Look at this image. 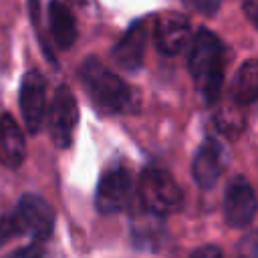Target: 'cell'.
<instances>
[{
    "instance_id": "cell-1",
    "label": "cell",
    "mask_w": 258,
    "mask_h": 258,
    "mask_svg": "<svg viewBox=\"0 0 258 258\" xmlns=\"http://www.w3.org/2000/svg\"><path fill=\"white\" fill-rule=\"evenodd\" d=\"M189 73L206 103L220 97L224 81V46L208 28H200L189 48Z\"/></svg>"
},
{
    "instance_id": "cell-2",
    "label": "cell",
    "mask_w": 258,
    "mask_h": 258,
    "mask_svg": "<svg viewBox=\"0 0 258 258\" xmlns=\"http://www.w3.org/2000/svg\"><path fill=\"white\" fill-rule=\"evenodd\" d=\"M81 81L91 101L105 113H125L137 107L135 91L97 58H87L83 62Z\"/></svg>"
},
{
    "instance_id": "cell-3",
    "label": "cell",
    "mask_w": 258,
    "mask_h": 258,
    "mask_svg": "<svg viewBox=\"0 0 258 258\" xmlns=\"http://www.w3.org/2000/svg\"><path fill=\"white\" fill-rule=\"evenodd\" d=\"M139 196L143 206L155 216H167L181 208L183 194L175 179L159 167H147L139 179Z\"/></svg>"
},
{
    "instance_id": "cell-4",
    "label": "cell",
    "mask_w": 258,
    "mask_h": 258,
    "mask_svg": "<svg viewBox=\"0 0 258 258\" xmlns=\"http://www.w3.org/2000/svg\"><path fill=\"white\" fill-rule=\"evenodd\" d=\"M79 123L77 99L69 87H58L48 107V133L58 149H67L73 143Z\"/></svg>"
},
{
    "instance_id": "cell-5",
    "label": "cell",
    "mask_w": 258,
    "mask_h": 258,
    "mask_svg": "<svg viewBox=\"0 0 258 258\" xmlns=\"http://www.w3.org/2000/svg\"><path fill=\"white\" fill-rule=\"evenodd\" d=\"M131 191H133L131 171L123 165H115L103 173L97 185L95 206L103 214H117L129 204Z\"/></svg>"
},
{
    "instance_id": "cell-6",
    "label": "cell",
    "mask_w": 258,
    "mask_h": 258,
    "mask_svg": "<svg viewBox=\"0 0 258 258\" xmlns=\"http://www.w3.org/2000/svg\"><path fill=\"white\" fill-rule=\"evenodd\" d=\"M20 111L24 125L30 133H38L46 117V81L32 69L22 77L20 83Z\"/></svg>"
},
{
    "instance_id": "cell-7",
    "label": "cell",
    "mask_w": 258,
    "mask_h": 258,
    "mask_svg": "<svg viewBox=\"0 0 258 258\" xmlns=\"http://www.w3.org/2000/svg\"><path fill=\"white\" fill-rule=\"evenodd\" d=\"M256 210H258V200L252 185L242 175L234 177L228 183L226 196H224V218L228 226L232 228L248 226L254 220Z\"/></svg>"
},
{
    "instance_id": "cell-8",
    "label": "cell",
    "mask_w": 258,
    "mask_h": 258,
    "mask_svg": "<svg viewBox=\"0 0 258 258\" xmlns=\"http://www.w3.org/2000/svg\"><path fill=\"white\" fill-rule=\"evenodd\" d=\"M16 214L22 222L24 232L38 244L42 240H46L52 234V226H54V214L52 208L38 196L26 194L20 198Z\"/></svg>"
},
{
    "instance_id": "cell-9",
    "label": "cell",
    "mask_w": 258,
    "mask_h": 258,
    "mask_svg": "<svg viewBox=\"0 0 258 258\" xmlns=\"http://www.w3.org/2000/svg\"><path fill=\"white\" fill-rule=\"evenodd\" d=\"M191 38V28L185 16L177 12H165L155 22V44L159 52L167 56L179 54Z\"/></svg>"
},
{
    "instance_id": "cell-10",
    "label": "cell",
    "mask_w": 258,
    "mask_h": 258,
    "mask_svg": "<svg viewBox=\"0 0 258 258\" xmlns=\"http://www.w3.org/2000/svg\"><path fill=\"white\" fill-rule=\"evenodd\" d=\"M145 44H147V22L135 20L121 36V40L113 46L111 52L113 60L125 71H137L145 56Z\"/></svg>"
},
{
    "instance_id": "cell-11",
    "label": "cell",
    "mask_w": 258,
    "mask_h": 258,
    "mask_svg": "<svg viewBox=\"0 0 258 258\" xmlns=\"http://www.w3.org/2000/svg\"><path fill=\"white\" fill-rule=\"evenodd\" d=\"M222 171H224V151H222V147L214 139L204 141L202 147L198 149L196 157H194V163H191V173H194L196 183L204 189L214 187L218 177L222 175Z\"/></svg>"
},
{
    "instance_id": "cell-12",
    "label": "cell",
    "mask_w": 258,
    "mask_h": 258,
    "mask_svg": "<svg viewBox=\"0 0 258 258\" xmlns=\"http://www.w3.org/2000/svg\"><path fill=\"white\" fill-rule=\"evenodd\" d=\"M26 157V141L24 133L18 127V123L12 119V115L4 113L0 117V163L16 169L22 165Z\"/></svg>"
},
{
    "instance_id": "cell-13",
    "label": "cell",
    "mask_w": 258,
    "mask_h": 258,
    "mask_svg": "<svg viewBox=\"0 0 258 258\" xmlns=\"http://www.w3.org/2000/svg\"><path fill=\"white\" fill-rule=\"evenodd\" d=\"M48 26L58 48H71L77 40V24L67 4L60 0H50L48 4Z\"/></svg>"
},
{
    "instance_id": "cell-14",
    "label": "cell",
    "mask_w": 258,
    "mask_h": 258,
    "mask_svg": "<svg viewBox=\"0 0 258 258\" xmlns=\"http://www.w3.org/2000/svg\"><path fill=\"white\" fill-rule=\"evenodd\" d=\"M232 97L238 105H248L258 99V58H250L238 69L232 85Z\"/></svg>"
},
{
    "instance_id": "cell-15",
    "label": "cell",
    "mask_w": 258,
    "mask_h": 258,
    "mask_svg": "<svg viewBox=\"0 0 258 258\" xmlns=\"http://www.w3.org/2000/svg\"><path fill=\"white\" fill-rule=\"evenodd\" d=\"M22 232H24V228H22V222L16 212L0 218V246H4L6 242H10L14 236H18Z\"/></svg>"
},
{
    "instance_id": "cell-16",
    "label": "cell",
    "mask_w": 258,
    "mask_h": 258,
    "mask_svg": "<svg viewBox=\"0 0 258 258\" xmlns=\"http://www.w3.org/2000/svg\"><path fill=\"white\" fill-rule=\"evenodd\" d=\"M191 2L204 14H214L220 8V4H222V0H191Z\"/></svg>"
},
{
    "instance_id": "cell-17",
    "label": "cell",
    "mask_w": 258,
    "mask_h": 258,
    "mask_svg": "<svg viewBox=\"0 0 258 258\" xmlns=\"http://www.w3.org/2000/svg\"><path fill=\"white\" fill-rule=\"evenodd\" d=\"M244 12L248 20L258 28V0H244Z\"/></svg>"
},
{
    "instance_id": "cell-18",
    "label": "cell",
    "mask_w": 258,
    "mask_h": 258,
    "mask_svg": "<svg viewBox=\"0 0 258 258\" xmlns=\"http://www.w3.org/2000/svg\"><path fill=\"white\" fill-rule=\"evenodd\" d=\"M196 256H222V250L216 248V246H206V248H200L194 252Z\"/></svg>"
}]
</instances>
